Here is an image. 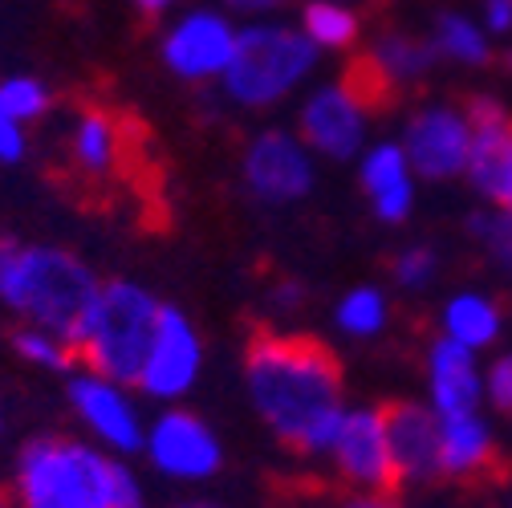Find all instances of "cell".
<instances>
[{"mask_svg":"<svg viewBox=\"0 0 512 508\" xmlns=\"http://www.w3.org/2000/svg\"><path fill=\"white\" fill-rule=\"evenodd\" d=\"M358 163V187L366 208L382 224H407L419 204V175L399 139H370Z\"/></svg>","mask_w":512,"mask_h":508,"instance_id":"obj_16","label":"cell"},{"mask_svg":"<svg viewBox=\"0 0 512 508\" xmlns=\"http://www.w3.org/2000/svg\"><path fill=\"white\" fill-rule=\"evenodd\" d=\"M480 25L496 41H512V0H480Z\"/></svg>","mask_w":512,"mask_h":508,"instance_id":"obj_32","label":"cell"},{"mask_svg":"<svg viewBox=\"0 0 512 508\" xmlns=\"http://www.w3.org/2000/svg\"><path fill=\"white\" fill-rule=\"evenodd\" d=\"M159 309L163 301L139 281H102L90 313L74 334V350L86 362V370L135 387L147 346L155 338Z\"/></svg>","mask_w":512,"mask_h":508,"instance_id":"obj_4","label":"cell"},{"mask_svg":"<svg viewBox=\"0 0 512 508\" xmlns=\"http://www.w3.org/2000/svg\"><path fill=\"white\" fill-rule=\"evenodd\" d=\"M244 387L261 423L301 456H326L346 415L334 350L305 334L261 330L244 350Z\"/></svg>","mask_w":512,"mask_h":508,"instance_id":"obj_1","label":"cell"},{"mask_svg":"<svg viewBox=\"0 0 512 508\" xmlns=\"http://www.w3.org/2000/svg\"><path fill=\"white\" fill-rule=\"evenodd\" d=\"M326 460L346 488L391 496L399 488V468L391 456L387 407H346Z\"/></svg>","mask_w":512,"mask_h":508,"instance_id":"obj_10","label":"cell"},{"mask_svg":"<svg viewBox=\"0 0 512 508\" xmlns=\"http://www.w3.org/2000/svg\"><path fill=\"white\" fill-rule=\"evenodd\" d=\"M427 41H431L439 61L460 66V70H484V66H492V57H496V37L480 25V17L460 13V9L439 13L431 21Z\"/></svg>","mask_w":512,"mask_h":508,"instance_id":"obj_22","label":"cell"},{"mask_svg":"<svg viewBox=\"0 0 512 508\" xmlns=\"http://www.w3.org/2000/svg\"><path fill=\"white\" fill-rule=\"evenodd\" d=\"M399 143L415 167L419 179L427 183H447V179H464L468 159H472V114L460 102H419L407 118Z\"/></svg>","mask_w":512,"mask_h":508,"instance_id":"obj_8","label":"cell"},{"mask_svg":"<svg viewBox=\"0 0 512 508\" xmlns=\"http://www.w3.org/2000/svg\"><path fill=\"white\" fill-rule=\"evenodd\" d=\"M464 106L472 114V159L464 179L480 204L512 212V110L496 94H476Z\"/></svg>","mask_w":512,"mask_h":508,"instance_id":"obj_14","label":"cell"},{"mask_svg":"<svg viewBox=\"0 0 512 508\" xmlns=\"http://www.w3.org/2000/svg\"><path fill=\"white\" fill-rule=\"evenodd\" d=\"M297 25L317 45V53H354L366 33L354 0H301Z\"/></svg>","mask_w":512,"mask_h":508,"instance_id":"obj_23","label":"cell"},{"mask_svg":"<svg viewBox=\"0 0 512 508\" xmlns=\"http://www.w3.org/2000/svg\"><path fill=\"white\" fill-rule=\"evenodd\" d=\"M391 456L399 468V484H431L443 476L439 468V415L431 403H391L387 407Z\"/></svg>","mask_w":512,"mask_h":508,"instance_id":"obj_18","label":"cell"},{"mask_svg":"<svg viewBox=\"0 0 512 508\" xmlns=\"http://www.w3.org/2000/svg\"><path fill=\"white\" fill-rule=\"evenodd\" d=\"M179 5V0H135V9L143 13V17H163V13H171Z\"/></svg>","mask_w":512,"mask_h":508,"instance_id":"obj_36","label":"cell"},{"mask_svg":"<svg viewBox=\"0 0 512 508\" xmlns=\"http://www.w3.org/2000/svg\"><path fill=\"white\" fill-rule=\"evenodd\" d=\"M334 326L350 342H374L391 326V297L378 285H354L334 305Z\"/></svg>","mask_w":512,"mask_h":508,"instance_id":"obj_24","label":"cell"},{"mask_svg":"<svg viewBox=\"0 0 512 508\" xmlns=\"http://www.w3.org/2000/svg\"><path fill=\"white\" fill-rule=\"evenodd\" d=\"M25 151H29V135H25V126H21L17 118H9L5 110H0V163L13 167V163H21V159H25Z\"/></svg>","mask_w":512,"mask_h":508,"instance_id":"obj_30","label":"cell"},{"mask_svg":"<svg viewBox=\"0 0 512 508\" xmlns=\"http://www.w3.org/2000/svg\"><path fill=\"white\" fill-rule=\"evenodd\" d=\"M175 508H220V504H212V500H183V504H175Z\"/></svg>","mask_w":512,"mask_h":508,"instance_id":"obj_37","label":"cell"},{"mask_svg":"<svg viewBox=\"0 0 512 508\" xmlns=\"http://www.w3.org/2000/svg\"><path fill=\"white\" fill-rule=\"evenodd\" d=\"M293 0H220V9L232 13L236 21H265V17H281Z\"/></svg>","mask_w":512,"mask_h":508,"instance_id":"obj_31","label":"cell"},{"mask_svg":"<svg viewBox=\"0 0 512 508\" xmlns=\"http://www.w3.org/2000/svg\"><path fill=\"white\" fill-rule=\"evenodd\" d=\"M49 106H53L49 86L37 82V78H29V74H17V78H5V82H0V110H5L9 118H17L21 126L37 122Z\"/></svg>","mask_w":512,"mask_h":508,"instance_id":"obj_28","label":"cell"},{"mask_svg":"<svg viewBox=\"0 0 512 508\" xmlns=\"http://www.w3.org/2000/svg\"><path fill=\"white\" fill-rule=\"evenodd\" d=\"M500 61H504V70H512V41L504 45V53H500Z\"/></svg>","mask_w":512,"mask_h":508,"instance_id":"obj_38","label":"cell"},{"mask_svg":"<svg viewBox=\"0 0 512 508\" xmlns=\"http://www.w3.org/2000/svg\"><path fill=\"white\" fill-rule=\"evenodd\" d=\"M464 228H468V240L484 252V261H488L496 273L512 277V212L492 208V204H480V208L464 220Z\"/></svg>","mask_w":512,"mask_h":508,"instance_id":"obj_25","label":"cell"},{"mask_svg":"<svg viewBox=\"0 0 512 508\" xmlns=\"http://www.w3.org/2000/svg\"><path fill=\"white\" fill-rule=\"evenodd\" d=\"M98 289L102 281L94 277V269L70 248L25 244L13 236L0 240V305L13 309L29 326L74 342Z\"/></svg>","mask_w":512,"mask_h":508,"instance_id":"obj_2","label":"cell"},{"mask_svg":"<svg viewBox=\"0 0 512 508\" xmlns=\"http://www.w3.org/2000/svg\"><path fill=\"white\" fill-rule=\"evenodd\" d=\"M439 468L452 480H480L496 468V435L484 411L439 419Z\"/></svg>","mask_w":512,"mask_h":508,"instance_id":"obj_19","label":"cell"},{"mask_svg":"<svg viewBox=\"0 0 512 508\" xmlns=\"http://www.w3.org/2000/svg\"><path fill=\"white\" fill-rule=\"evenodd\" d=\"M200 374H204V338L196 322L183 309L163 305L135 387L159 403H175L200 383Z\"/></svg>","mask_w":512,"mask_h":508,"instance_id":"obj_11","label":"cell"},{"mask_svg":"<svg viewBox=\"0 0 512 508\" xmlns=\"http://www.w3.org/2000/svg\"><path fill=\"white\" fill-rule=\"evenodd\" d=\"M273 309L277 313H293V309H301V301H305V289L297 285V281H281L277 289H273Z\"/></svg>","mask_w":512,"mask_h":508,"instance_id":"obj_34","label":"cell"},{"mask_svg":"<svg viewBox=\"0 0 512 508\" xmlns=\"http://www.w3.org/2000/svg\"><path fill=\"white\" fill-rule=\"evenodd\" d=\"M374 90L350 70L342 78L317 82L297 102V126L293 131L305 139V147L326 163H354L374 131Z\"/></svg>","mask_w":512,"mask_h":508,"instance_id":"obj_6","label":"cell"},{"mask_svg":"<svg viewBox=\"0 0 512 508\" xmlns=\"http://www.w3.org/2000/svg\"><path fill=\"white\" fill-rule=\"evenodd\" d=\"M435 66H439V57H435L427 37L407 33V29H387L362 45V53L354 61V74L374 90L378 102H387V98L427 82Z\"/></svg>","mask_w":512,"mask_h":508,"instance_id":"obj_15","label":"cell"},{"mask_svg":"<svg viewBox=\"0 0 512 508\" xmlns=\"http://www.w3.org/2000/svg\"><path fill=\"white\" fill-rule=\"evenodd\" d=\"M334 508H399L391 496H378V492H354L346 500H338Z\"/></svg>","mask_w":512,"mask_h":508,"instance_id":"obj_35","label":"cell"},{"mask_svg":"<svg viewBox=\"0 0 512 508\" xmlns=\"http://www.w3.org/2000/svg\"><path fill=\"white\" fill-rule=\"evenodd\" d=\"M13 350H17L25 362L41 366V370H70V362L78 358V350H74L70 338H61V334H53V330H41V326L17 330V334H13Z\"/></svg>","mask_w":512,"mask_h":508,"instance_id":"obj_26","label":"cell"},{"mask_svg":"<svg viewBox=\"0 0 512 508\" xmlns=\"http://www.w3.org/2000/svg\"><path fill=\"white\" fill-rule=\"evenodd\" d=\"M70 159L86 179H110L126 163V131L110 110H82L70 135Z\"/></svg>","mask_w":512,"mask_h":508,"instance_id":"obj_21","label":"cell"},{"mask_svg":"<svg viewBox=\"0 0 512 508\" xmlns=\"http://www.w3.org/2000/svg\"><path fill=\"white\" fill-rule=\"evenodd\" d=\"M114 508H147V496H143V484L139 476L118 460L114 468Z\"/></svg>","mask_w":512,"mask_h":508,"instance_id":"obj_33","label":"cell"},{"mask_svg":"<svg viewBox=\"0 0 512 508\" xmlns=\"http://www.w3.org/2000/svg\"><path fill=\"white\" fill-rule=\"evenodd\" d=\"M0 508H9V500H5V496H0Z\"/></svg>","mask_w":512,"mask_h":508,"instance_id":"obj_39","label":"cell"},{"mask_svg":"<svg viewBox=\"0 0 512 508\" xmlns=\"http://www.w3.org/2000/svg\"><path fill=\"white\" fill-rule=\"evenodd\" d=\"M423 370H427V403H431V411L439 419L480 411V403H484V366H480V354H472L468 346L435 334L427 342Z\"/></svg>","mask_w":512,"mask_h":508,"instance_id":"obj_17","label":"cell"},{"mask_svg":"<svg viewBox=\"0 0 512 508\" xmlns=\"http://www.w3.org/2000/svg\"><path fill=\"white\" fill-rule=\"evenodd\" d=\"M240 183L244 196L261 208L305 204L317 187V155L305 139L285 126H261L240 147Z\"/></svg>","mask_w":512,"mask_h":508,"instance_id":"obj_7","label":"cell"},{"mask_svg":"<svg viewBox=\"0 0 512 508\" xmlns=\"http://www.w3.org/2000/svg\"><path fill=\"white\" fill-rule=\"evenodd\" d=\"M439 334L468 346L472 354H484L504 334V309L484 289H456L439 305Z\"/></svg>","mask_w":512,"mask_h":508,"instance_id":"obj_20","label":"cell"},{"mask_svg":"<svg viewBox=\"0 0 512 508\" xmlns=\"http://www.w3.org/2000/svg\"><path fill=\"white\" fill-rule=\"evenodd\" d=\"M70 407L78 415V423L102 443L106 452L114 456H135L143 452V439H147V419L131 395L126 383H114L106 374L82 370L70 378Z\"/></svg>","mask_w":512,"mask_h":508,"instance_id":"obj_12","label":"cell"},{"mask_svg":"<svg viewBox=\"0 0 512 508\" xmlns=\"http://www.w3.org/2000/svg\"><path fill=\"white\" fill-rule=\"evenodd\" d=\"M240 37V21L224 9H183L159 41V57L171 78L191 82V86H208L220 82L224 70L232 66Z\"/></svg>","mask_w":512,"mask_h":508,"instance_id":"obj_9","label":"cell"},{"mask_svg":"<svg viewBox=\"0 0 512 508\" xmlns=\"http://www.w3.org/2000/svg\"><path fill=\"white\" fill-rule=\"evenodd\" d=\"M484 399H488L500 415H512V350L496 354V358L484 366Z\"/></svg>","mask_w":512,"mask_h":508,"instance_id":"obj_29","label":"cell"},{"mask_svg":"<svg viewBox=\"0 0 512 508\" xmlns=\"http://www.w3.org/2000/svg\"><path fill=\"white\" fill-rule=\"evenodd\" d=\"M114 468L90 443L41 435L17 460V508H114Z\"/></svg>","mask_w":512,"mask_h":508,"instance_id":"obj_5","label":"cell"},{"mask_svg":"<svg viewBox=\"0 0 512 508\" xmlns=\"http://www.w3.org/2000/svg\"><path fill=\"white\" fill-rule=\"evenodd\" d=\"M143 452L155 464V472H163L167 480H183V484L212 480L224 464L220 435L187 407H171L155 423H147Z\"/></svg>","mask_w":512,"mask_h":508,"instance_id":"obj_13","label":"cell"},{"mask_svg":"<svg viewBox=\"0 0 512 508\" xmlns=\"http://www.w3.org/2000/svg\"><path fill=\"white\" fill-rule=\"evenodd\" d=\"M435 277H439V252H435L431 244L415 240V244H403V248L395 252L391 281H395L403 293H423V289L435 285Z\"/></svg>","mask_w":512,"mask_h":508,"instance_id":"obj_27","label":"cell"},{"mask_svg":"<svg viewBox=\"0 0 512 508\" xmlns=\"http://www.w3.org/2000/svg\"><path fill=\"white\" fill-rule=\"evenodd\" d=\"M317 61H322V53L301 33L297 21H240L236 53L220 78V94L228 106L248 114L277 110L313 86Z\"/></svg>","mask_w":512,"mask_h":508,"instance_id":"obj_3","label":"cell"}]
</instances>
